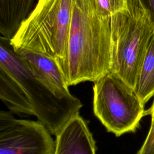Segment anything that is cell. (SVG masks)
<instances>
[{"label": "cell", "instance_id": "1", "mask_svg": "<svg viewBox=\"0 0 154 154\" xmlns=\"http://www.w3.org/2000/svg\"><path fill=\"white\" fill-rule=\"evenodd\" d=\"M110 18L99 14L93 0H72L67 57L63 69L69 86L95 82L111 72Z\"/></svg>", "mask_w": 154, "mask_h": 154}, {"label": "cell", "instance_id": "2", "mask_svg": "<svg viewBox=\"0 0 154 154\" xmlns=\"http://www.w3.org/2000/svg\"><path fill=\"white\" fill-rule=\"evenodd\" d=\"M72 0H38L9 40L13 49H25L49 56L62 71L67 52Z\"/></svg>", "mask_w": 154, "mask_h": 154}, {"label": "cell", "instance_id": "3", "mask_svg": "<svg viewBox=\"0 0 154 154\" xmlns=\"http://www.w3.org/2000/svg\"><path fill=\"white\" fill-rule=\"evenodd\" d=\"M0 67L7 72L23 89L34 112V116L51 134L56 135L82 106L72 95L57 96L38 75L2 41L0 46Z\"/></svg>", "mask_w": 154, "mask_h": 154}, {"label": "cell", "instance_id": "4", "mask_svg": "<svg viewBox=\"0 0 154 154\" xmlns=\"http://www.w3.org/2000/svg\"><path fill=\"white\" fill-rule=\"evenodd\" d=\"M110 25V72L134 89L154 26L138 0H126V9L111 17Z\"/></svg>", "mask_w": 154, "mask_h": 154}, {"label": "cell", "instance_id": "5", "mask_svg": "<svg viewBox=\"0 0 154 154\" xmlns=\"http://www.w3.org/2000/svg\"><path fill=\"white\" fill-rule=\"evenodd\" d=\"M144 106L134 88L112 72L94 82V115L117 137L135 131L145 116Z\"/></svg>", "mask_w": 154, "mask_h": 154}, {"label": "cell", "instance_id": "6", "mask_svg": "<svg viewBox=\"0 0 154 154\" xmlns=\"http://www.w3.org/2000/svg\"><path fill=\"white\" fill-rule=\"evenodd\" d=\"M40 122L0 112V154H54L55 141Z\"/></svg>", "mask_w": 154, "mask_h": 154}, {"label": "cell", "instance_id": "7", "mask_svg": "<svg viewBox=\"0 0 154 154\" xmlns=\"http://www.w3.org/2000/svg\"><path fill=\"white\" fill-rule=\"evenodd\" d=\"M54 154H96V143L86 122L79 114L55 135Z\"/></svg>", "mask_w": 154, "mask_h": 154}, {"label": "cell", "instance_id": "8", "mask_svg": "<svg viewBox=\"0 0 154 154\" xmlns=\"http://www.w3.org/2000/svg\"><path fill=\"white\" fill-rule=\"evenodd\" d=\"M13 49L33 72L44 80L57 96L67 97L72 95L69 90V86L64 73L55 59L46 55L25 49Z\"/></svg>", "mask_w": 154, "mask_h": 154}, {"label": "cell", "instance_id": "9", "mask_svg": "<svg viewBox=\"0 0 154 154\" xmlns=\"http://www.w3.org/2000/svg\"><path fill=\"white\" fill-rule=\"evenodd\" d=\"M37 2L38 0H0L1 40H10Z\"/></svg>", "mask_w": 154, "mask_h": 154}, {"label": "cell", "instance_id": "10", "mask_svg": "<svg viewBox=\"0 0 154 154\" xmlns=\"http://www.w3.org/2000/svg\"><path fill=\"white\" fill-rule=\"evenodd\" d=\"M0 98L11 112L34 116L23 89L11 75L1 67Z\"/></svg>", "mask_w": 154, "mask_h": 154}, {"label": "cell", "instance_id": "11", "mask_svg": "<svg viewBox=\"0 0 154 154\" xmlns=\"http://www.w3.org/2000/svg\"><path fill=\"white\" fill-rule=\"evenodd\" d=\"M134 90L144 105L154 95V32L149 42Z\"/></svg>", "mask_w": 154, "mask_h": 154}, {"label": "cell", "instance_id": "12", "mask_svg": "<svg viewBox=\"0 0 154 154\" xmlns=\"http://www.w3.org/2000/svg\"><path fill=\"white\" fill-rule=\"evenodd\" d=\"M100 15L111 17L126 8V0H93Z\"/></svg>", "mask_w": 154, "mask_h": 154}, {"label": "cell", "instance_id": "13", "mask_svg": "<svg viewBox=\"0 0 154 154\" xmlns=\"http://www.w3.org/2000/svg\"><path fill=\"white\" fill-rule=\"evenodd\" d=\"M137 154H154V124L150 125L146 138Z\"/></svg>", "mask_w": 154, "mask_h": 154}, {"label": "cell", "instance_id": "14", "mask_svg": "<svg viewBox=\"0 0 154 154\" xmlns=\"http://www.w3.org/2000/svg\"><path fill=\"white\" fill-rule=\"evenodd\" d=\"M138 1L154 26V0H138Z\"/></svg>", "mask_w": 154, "mask_h": 154}, {"label": "cell", "instance_id": "15", "mask_svg": "<svg viewBox=\"0 0 154 154\" xmlns=\"http://www.w3.org/2000/svg\"><path fill=\"white\" fill-rule=\"evenodd\" d=\"M146 114H150L151 116V125L154 124V101L153 102L152 106L150 107V108L147 110V111H145V115Z\"/></svg>", "mask_w": 154, "mask_h": 154}]
</instances>
